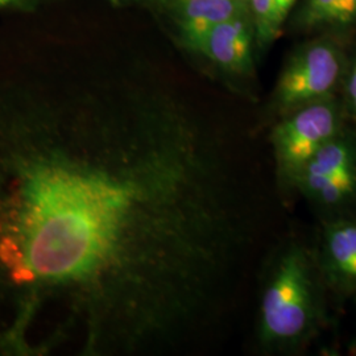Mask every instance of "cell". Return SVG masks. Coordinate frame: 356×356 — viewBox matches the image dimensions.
<instances>
[{"instance_id":"cell-1","label":"cell","mask_w":356,"mask_h":356,"mask_svg":"<svg viewBox=\"0 0 356 356\" xmlns=\"http://www.w3.org/2000/svg\"><path fill=\"white\" fill-rule=\"evenodd\" d=\"M166 69L0 79V356H186L261 235L252 148Z\"/></svg>"},{"instance_id":"cell-2","label":"cell","mask_w":356,"mask_h":356,"mask_svg":"<svg viewBox=\"0 0 356 356\" xmlns=\"http://www.w3.org/2000/svg\"><path fill=\"white\" fill-rule=\"evenodd\" d=\"M256 313V343L263 351H289L306 343L322 319L318 272L300 243L279 248L268 260Z\"/></svg>"},{"instance_id":"cell-3","label":"cell","mask_w":356,"mask_h":356,"mask_svg":"<svg viewBox=\"0 0 356 356\" xmlns=\"http://www.w3.org/2000/svg\"><path fill=\"white\" fill-rule=\"evenodd\" d=\"M344 73L343 53L331 40L310 41L293 51L272 94L270 111L279 119L309 103L332 97Z\"/></svg>"},{"instance_id":"cell-4","label":"cell","mask_w":356,"mask_h":356,"mask_svg":"<svg viewBox=\"0 0 356 356\" xmlns=\"http://www.w3.org/2000/svg\"><path fill=\"white\" fill-rule=\"evenodd\" d=\"M342 131V108L329 97L280 118L270 132L277 177L294 186L306 163L322 144Z\"/></svg>"},{"instance_id":"cell-5","label":"cell","mask_w":356,"mask_h":356,"mask_svg":"<svg viewBox=\"0 0 356 356\" xmlns=\"http://www.w3.org/2000/svg\"><path fill=\"white\" fill-rule=\"evenodd\" d=\"M254 48L252 23L244 13L213 26L189 51L226 76L250 79L254 72Z\"/></svg>"},{"instance_id":"cell-6","label":"cell","mask_w":356,"mask_h":356,"mask_svg":"<svg viewBox=\"0 0 356 356\" xmlns=\"http://www.w3.org/2000/svg\"><path fill=\"white\" fill-rule=\"evenodd\" d=\"M322 267L335 288L356 292V220H338L325 229Z\"/></svg>"},{"instance_id":"cell-7","label":"cell","mask_w":356,"mask_h":356,"mask_svg":"<svg viewBox=\"0 0 356 356\" xmlns=\"http://www.w3.org/2000/svg\"><path fill=\"white\" fill-rule=\"evenodd\" d=\"M169 4L188 49L213 26L248 13L243 0H169Z\"/></svg>"},{"instance_id":"cell-8","label":"cell","mask_w":356,"mask_h":356,"mask_svg":"<svg viewBox=\"0 0 356 356\" xmlns=\"http://www.w3.org/2000/svg\"><path fill=\"white\" fill-rule=\"evenodd\" d=\"M294 26L298 29L347 28L356 24V0H300Z\"/></svg>"},{"instance_id":"cell-9","label":"cell","mask_w":356,"mask_h":356,"mask_svg":"<svg viewBox=\"0 0 356 356\" xmlns=\"http://www.w3.org/2000/svg\"><path fill=\"white\" fill-rule=\"evenodd\" d=\"M298 1L300 0H245L257 51L267 49L279 38L282 26Z\"/></svg>"},{"instance_id":"cell-10","label":"cell","mask_w":356,"mask_h":356,"mask_svg":"<svg viewBox=\"0 0 356 356\" xmlns=\"http://www.w3.org/2000/svg\"><path fill=\"white\" fill-rule=\"evenodd\" d=\"M355 170L356 143L341 131L319 147L300 175L337 176Z\"/></svg>"},{"instance_id":"cell-11","label":"cell","mask_w":356,"mask_h":356,"mask_svg":"<svg viewBox=\"0 0 356 356\" xmlns=\"http://www.w3.org/2000/svg\"><path fill=\"white\" fill-rule=\"evenodd\" d=\"M294 188L300 189L314 202L337 207L356 195V170L337 176H318L302 173L296 179Z\"/></svg>"},{"instance_id":"cell-12","label":"cell","mask_w":356,"mask_h":356,"mask_svg":"<svg viewBox=\"0 0 356 356\" xmlns=\"http://www.w3.org/2000/svg\"><path fill=\"white\" fill-rule=\"evenodd\" d=\"M344 92H346L347 108L356 120V57L350 65V69L347 72Z\"/></svg>"},{"instance_id":"cell-13","label":"cell","mask_w":356,"mask_h":356,"mask_svg":"<svg viewBox=\"0 0 356 356\" xmlns=\"http://www.w3.org/2000/svg\"><path fill=\"white\" fill-rule=\"evenodd\" d=\"M19 0H0V7H4V6H10L13 3H16Z\"/></svg>"},{"instance_id":"cell-14","label":"cell","mask_w":356,"mask_h":356,"mask_svg":"<svg viewBox=\"0 0 356 356\" xmlns=\"http://www.w3.org/2000/svg\"><path fill=\"white\" fill-rule=\"evenodd\" d=\"M243 1H245V0H243Z\"/></svg>"}]
</instances>
